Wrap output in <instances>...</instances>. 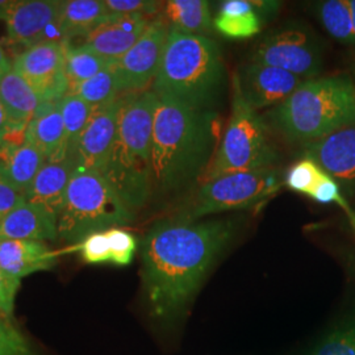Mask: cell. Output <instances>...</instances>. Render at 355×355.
<instances>
[{
	"instance_id": "obj_9",
	"label": "cell",
	"mask_w": 355,
	"mask_h": 355,
	"mask_svg": "<svg viewBox=\"0 0 355 355\" xmlns=\"http://www.w3.org/2000/svg\"><path fill=\"white\" fill-rule=\"evenodd\" d=\"M249 61L278 67L308 80L320 74L324 51L309 28L295 24L280 28L263 38Z\"/></svg>"
},
{
	"instance_id": "obj_29",
	"label": "cell",
	"mask_w": 355,
	"mask_h": 355,
	"mask_svg": "<svg viewBox=\"0 0 355 355\" xmlns=\"http://www.w3.org/2000/svg\"><path fill=\"white\" fill-rule=\"evenodd\" d=\"M311 355H355V313L331 330Z\"/></svg>"
},
{
	"instance_id": "obj_3",
	"label": "cell",
	"mask_w": 355,
	"mask_h": 355,
	"mask_svg": "<svg viewBox=\"0 0 355 355\" xmlns=\"http://www.w3.org/2000/svg\"><path fill=\"white\" fill-rule=\"evenodd\" d=\"M158 96L152 89L121 95L117 133L103 177L132 212L153 193L152 136Z\"/></svg>"
},
{
	"instance_id": "obj_7",
	"label": "cell",
	"mask_w": 355,
	"mask_h": 355,
	"mask_svg": "<svg viewBox=\"0 0 355 355\" xmlns=\"http://www.w3.org/2000/svg\"><path fill=\"white\" fill-rule=\"evenodd\" d=\"M278 150L268 128L242 96L237 76H233V99L228 125L215 155L202 177V183L234 173L274 167Z\"/></svg>"
},
{
	"instance_id": "obj_20",
	"label": "cell",
	"mask_w": 355,
	"mask_h": 355,
	"mask_svg": "<svg viewBox=\"0 0 355 355\" xmlns=\"http://www.w3.org/2000/svg\"><path fill=\"white\" fill-rule=\"evenodd\" d=\"M45 164V155L26 137L21 142L6 140L0 145V173L23 195Z\"/></svg>"
},
{
	"instance_id": "obj_13",
	"label": "cell",
	"mask_w": 355,
	"mask_h": 355,
	"mask_svg": "<svg viewBox=\"0 0 355 355\" xmlns=\"http://www.w3.org/2000/svg\"><path fill=\"white\" fill-rule=\"evenodd\" d=\"M120 105L121 95L95 108L70 158L76 171L102 173L116 139Z\"/></svg>"
},
{
	"instance_id": "obj_35",
	"label": "cell",
	"mask_w": 355,
	"mask_h": 355,
	"mask_svg": "<svg viewBox=\"0 0 355 355\" xmlns=\"http://www.w3.org/2000/svg\"><path fill=\"white\" fill-rule=\"evenodd\" d=\"M78 250L80 252L82 259L89 265L111 263L110 242L105 230L87 236L78 243Z\"/></svg>"
},
{
	"instance_id": "obj_39",
	"label": "cell",
	"mask_w": 355,
	"mask_h": 355,
	"mask_svg": "<svg viewBox=\"0 0 355 355\" xmlns=\"http://www.w3.org/2000/svg\"><path fill=\"white\" fill-rule=\"evenodd\" d=\"M11 66H12V62L10 61V58L7 57L6 51L0 45V78L11 69Z\"/></svg>"
},
{
	"instance_id": "obj_24",
	"label": "cell",
	"mask_w": 355,
	"mask_h": 355,
	"mask_svg": "<svg viewBox=\"0 0 355 355\" xmlns=\"http://www.w3.org/2000/svg\"><path fill=\"white\" fill-rule=\"evenodd\" d=\"M170 29L187 35L205 36L212 32L214 20L207 0H170L164 6V16Z\"/></svg>"
},
{
	"instance_id": "obj_27",
	"label": "cell",
	"mask_w": 355,
	"mask_h": 355,
	"mask_svg": "<svg viewBox=\"0 0 355 355\" xmlns=\"http://www.w3.org/2000/svg\"><path fill=\"white\" fill-rule=\"evenodd\" d=\"M95 108L76 94H67L61 99V112L64 117V148L66 157L71 158L78 141L89 124V117Z\"/></svg>"
},
{
	"instance_id": "obj_36",
	"label": "cell",
	"mask_w": 355,
	"mask_h": 355,
	"mask_svg": "<svg viewBox=\"0 0 355 355\" xmlns=\"http://www.w3.org/2000/svg\"><path fill=\"white\" fill-rule=\"evenodd\" d=\"M21 286V280L8 275L0 268V316L12 318L16 295Z\"/></svg>"
},
{
	"instance_id": "obj_19",
	"label": "cell",
	"mask_w": 355,
	"mask_h": 355,
	"mask_svg": "<svg viewBox=\"0 0 355 355\" xmlns=\"http://www.w3.org/2000/svg\"><path fill=\"white\" fill-rule=\"evenodd\" d=\"M0 101L8 117V137L15 133L24 135L26 127L37 112L38 107L44 103L26 79L13 70L12 66L0 78Z\"/></svg>"
},
{
	"instance_id": "obj_5",
	"label": "cell",
	"mask_w": 355,
	"mask_h": 355,
	"mask_svg": "<svg viewBox=\"0 0 355 355\" xmlns=\"http://www.w3.org/2000/svg\"><path fill=\"white\" fill-rule=\"evenodd\" d=\"M225 64L215 40L170 29L152 85L158 98L212 110L225 89Z\"/></svg>"
},
{
	"instance_id": "obj_38",
	"label": "cell",
	"mask_w": 355,
	"mask_h": 355,
	"mask_svg": "<svg viewBox=\"0 0 355 355\" xmlns=\"http://www.w3.org/2000/svg\"><path fill=\"white\" fill-rule=\"evenodd\" d=\"M10 135V124H8V117L6 114L4 105L0 101V145L6 141Z\"/></svg>"
},
{
	"instance_id": "obj_15",
	"label": "cell",
	"mask_w": 355,
	"mask_h": 355,
	"mask_svg": "<svg viewBox=\"0 0 355 355\" xmlns=\"http://www.w3.org/2000/svg\"><path fill=\"white\" fill-rule=\"evenodd\" d=\"M303 157L315 161L341 187L343 196H355V125L305 144Z\"/></svg>"
},
{
	"instance_id": "obj_6",
	"label": "cell",
	"mask_w": 355,
	"mask_h": 355,
	"mask_svg": "<svg viewBox=\"0 0 355 355\" xmlns=\"http://www.w3.org/2000/svg\"><path fill=\"white\" fill-rule=\"evenodd\" d=\"M135 216L101 173L76 171L58 216V239L79 243L92 233L125 227Z\"/></svg>"
},
{
	"instance_id": "obj_40",
	"label": "cell",
	"mask_w": 355,
	"mask_h": 355,
	"mask_svg": "<svg viewBox=\"0 0 355 355\" xmlns=\"http://www.w3.org/2000/svg\"><path fill=\"white\" fill-rule=\"evenodd\" d=\"M349 6H350V11H352V19H353V26H354L355 35V0H349Z\"/></svg>"
},
{
	"instance_id": "obj_17",
	"label": "cell",
	"mask_w": 355,
	"mask_h": 355,
	"mask_svg": "<svg viewBox=\"0 0 355 355\" xmlns=\"http://www.w3.org/2000/svg\"><path fill=\"white\" fill-rule=\"evenodd\" d=\"M74 173V164L70 158L46 162L26 189V203L45 209L58 220Z\"/></svg>"
},
{
	"instance_id": "obj_30",
	"label": "cell",
	"mask_w": 355,
	"mask_h": 355,
	"mask_svg": "<svg viewBox=\"0 0 355 355\" xmlns=\"http://www.w3.org/2000/svg\"><path fill=\"white\" fill-rule=\"evenodd\" d=\"M214 26L223 36L233 40L254 37L261 32L259 13L255 11L245 15H217Z\"/></svg>"
},
{
	"instance_id": "obj_21",
	"label": "cell",
	"mask_w": 355,
	"mask_h": 355,
	"mask_svg": "<svg viewBox=\"0 0 355 355\" xmlns=\"http://www.w3.org/2000/svg\"><path fill=\"white\" fill-rule=\"evenodd\" d=\"M0 239L55 241L58 220L45 209L23 202L0 223Z\"/></svg>"
},
{
	"instance_id": "obj_14",
	"label": "cell",
	"mask_w": 355,
	"mask_h": 355,
	"mask_svg": "<svg viewBox=\"0 0 355 355\" xmlns=\"http://www.w3.org/2000/svg\"><path fill=\"white\" fill-rule=\"evenodd\" d=\"M242 96L254 111L272 108L284 102L304 79L267 64L246 62L234 74Z\"/></svg>"
},
{
	"instance_id": "obj_18",
	"label": "cell",
	"mask_w": 355,
	"mask_h": 355,
	"mask_svg": "<svg viewBox=\"0 0 355 355\" xmlns=\"http://www.w3.org/2000/svg\"><path fill=\"white\" fill-rule=\"evenodd\" d=\"M57 262V254L45 242L0 239V268L16 279L51 270Z\"/></svg>"
},
{
	"instance_id": "obj_12",
	"label": "cell",
	"mask_w": 355,
	"mask_h": 355,
	"mask_svg": "<svg viewBox=\"0 0 355 355\" xmlns=\"http://www.w3.org/2000/svg\"><path fill=\"white\" fill-rule=\"evenodd\" d=\"M61 10V0H10L0 8L7 38L13 45L31 48L48 40L55 31Z\"/></svg>"
},
{
	"instance_id": "obj_4",
	"label": "cell",
	"mask_w": 355,
	"mask_h": 355,
	"mask_svg": "<svg viewBox=\"0 0 355 355\" xmlns=\"http://www.w3.org/2000/svg\"><path fill=\"white\" fill-rule=\"evenodd\" d=\"M274 133L291 142H312L355 125V83L347 76L304 80L261 116Z\"/></svg>"
},
{
	"instance_id": "obj_22",
	"label": "cell",
	"mask_w": 355,
	"mask_h": 355,
	"mask_svg": "<svg viewBox=\"0 0 355 355\" xmlns=\"http://www.w3.org/2000/svg\"><path fill=\"white\" fill-rule=\"evenodd\" d=\"M26 137L35 145L49 161L64 159V125L60 102H44L38 107L33 120L26 129Z\"/></svg>"
},
{
	"instance_id": "obj_1",
	"label": "cell",
	"mask_w": 355,
	"mask_h": 355,
	"mask_svg": "<svg viewBox=\"0 0 355 355\" xmlns=\"http://www.w3.org/2000/svg\"><path fill=\"white\" fill-rule=\"evenodd\" d=\"M236 218L157 221L141 242V278L148 313L162 328H174L190 311L216 261L239 232Z\"/></svg>"
},
{
	"instance_id": "obj_10",
	"label": "cell",
	"mask_w": 355,
	"mask_h": 355,
	"mask_svg": "<svg viewBox=\"0 0 355 355\" xmlns=\"http://www.w3.org/2000/svg\"><path fill=\"white\" fill-rule=\"evenodd\" d=\"M66 40H45L20 51L12 69L23 76L42 102H60L69 94L64 76Z\"/></svg>"
},
{
	"instance_id": "obj_31",
	"label": "cell",
	"mask_w": 355,
	"mask_h": 355,
	"mask_svg": "<svg viewBox=\"0 0 355 355\" xmlns=\"http://www.w3.org/2000/svg\"><path fill=\"white\" fill-rule=\"evenodd\" d=\"M322 174L324 170L315 161L303 157L300 161L290 167L284 178V182L291 190L309 196Z\"/></svg>"
},
{
	"instance_id": "obj_34",
	"label": "cell",
	"mask_w": 355,
	"mask_h": 355,
	"mask_svg": "<svg viewBox=\"0 0 355 355\" xmlns=\"http://www.w3.org/2000/svg\"><path fill=\"white\" fill-rule=\"evenodd\" d=\"M0 355H38L23 333L0 316Z\"/></svg>"
},
{
	"instance_id": "obj_11",
	"label": "cell",
	"mask_w": 355,
	"mask_h": 355,
	"mask_svg": "<svg viewBox=\"0 0 355 355\" xmlns=\"http://www.w3.org/2000/svg\"><path fill=\"white\" fill-rule=\"evenodd\" d=\"M168 32L170 26L165 19L154 17L133 48L112 64L120 94L146 91L153 85L162 61Z\"/></svg>"
},
{
	"instance_id": "obj_32",
	"label": "cell",
	"mask_w": 355,
	"mask_h": 355,
	"mask_svg": "<svg viewBox=\"0 0 355 355\" xmlns=\"http://www.w3.org/2000/svg\"><path fill=\"white\" fill-rule=\"evenodd\" d=\"M105 233L110 242L111 263L116 266L130 265L137 250L136 237L123 228L108 229Z\"/></svg>"
},
{
	"instance_id": "obj_16",
	"label": "cell",
	"mask_w": 355,
	"mask_h": 355,
	"mask_svg": "<svg viewBox=\"0 0 355 355\" xmlns=\"http://www.w3.org/2000/svg\"><path fill=\"white\" fill-rule=\"evenodd\" d=\"M152 20L149 16L110 20L98 26L82 45L108 62L114 64L133 48Z\"/></svg>"
},
{
	"instance_id": "obj_28",
	"label": "cell",
	"mask_w": 355,
	"mask_h": 355,
	"mask_svg": "<svg viewBox=\"0 0 355 355\" xmlns=\"http://www.w3.org/2000/svg\"><path fill=\"white\" fill-rule=\"evenodd\" d=\"M69 94H76L94 108L114 102V99L120 96V91L112 64L107 66L104 70L92 76L89 80L76 86Z\"/></svg>"
},
{
	"instance_id": "obj_23",
	"label": "cell",
	"mask_w": 355,
	"mask_h": 355,
	"mask_svg": "<svg viewBox=\"0 0 355 355\" xmlns=\"http://www.w3.org/2000/svg\"><path fill=\"white\" fill-rule=\"evenodd\" d=\"M110 16L104 0H62L55 35L60 40L70 41L73 37H89Z\"/></svg>"
},
{
	"instance_id": "obj_37",
	"label": "cell",
	"mask_w": 355,
	"mask_h": 355,
	"mask_svg": "<svg viewBox=\"0 0 355 355\" xmlns=\"http://www.w3.org/2000/svg\"><path fill=\"white\" fill-rule=\"evenodd\" d=\"M23 202H26V196L21 192L15 190L10 182L0 173V223Z\"/></svg>"
},
{
	"instance_id": "obj_2",
	"label": "cell",
	"mask_w": 355,
	"mask_h": 355,
	"mask_svg": "<svg viewBox=\"0 0 355 355\" xmlns=\"http://www.w3.org/2000/svg\"><path fill=\"white\" fill-rule=\"evenodd\" d=\"M218 116L158 98L152 136L153 190L171 193L202 178L216 153Z\"/></svg>"
},
{
	"instance_id": "obj_25",
	"label": "cell",
	"mask_w": 355,
	"mask_h": 355,
	"mask_svg": "<svg viewBox=\"0 0 355 355\" xmlns=\"http://www.w3.org/2000/svg\"><path fill=\"white\" fill-rule=\"evenodd\" d=\"M110 64L111 62L95 54L94 51H89L83 45L73 46L70 41L66 40L64 76L69 82V92H71L80 83L101 73Z\"/></svg>"
},
{
	"instance_id": "obj_33",
	"label": "cell",
	"mask_w": 355,
	"mask_h": 355,
	"mask_svg": "<svg viewBox=\"0 0 355 355\" xmlns=\"http://www.w3.org/2000/svg\"><path fill=\"white\" fill-rule=\"evenodd\" d=\"M161 1L154 0H104L110 20L132 16H149L159 11Z\"/></svg>"
},
{
	"instance_id": "obj_8",
	"label": "cell",
	"mask_w": 355,
	"mask_h": 355,
	"mask_svg": "<svg viewBox=\"0 0 355 355\" xmlns=\"http://www.w3.org/2000/svg\"><path fill=\"white\" fill-rule=\"evenodd\" d=\"M275 167L234 173L203 182L190 203L179 214L189 220L237 209H253L272 198L282 187Z\"/></svg>"
},
{
	"instance_id": "obj_26",
	"label": "cell",
	"mask_w": 355,
	"mask_h": 355,
	"mask_svg": "<svg viewBox=\"0 0 355 355\" xmlns=\"http://www.w3.org/2000/svg\"><path fill=\"white\" fill-rule=\"evenodd\" d=\"M318 20L337 41L353 45L355 44L354 26L349 0H325L315 6Z\"/></svg>"
}]
</instances>
